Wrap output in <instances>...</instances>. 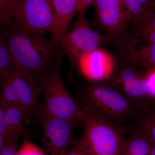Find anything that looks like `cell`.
<instances>
[{"instance_id": "ffe728a7", "label": "cell", "mask_w": 155, "mask_h": 155, "mask_svg": "<svg viewBox=\"0 0 155 155\" xmlns=\"http://www.w3.org/2000/svg\"><path fill=\"white\" fill-rule=\"evenodd\" d=\"M16 155H45V154L42 148L31 142L25 136L21 147L17 150Z\"/></svg>"}, {"instance_id": "8fae6325", "label": "cell", "mask_w": 155, "mask_h": 155, "mask_svg": "<svg viewBox=\"0 0 155 155\" xmlns=\"http://www.w3.org/2000/svg\"><path fill=\"white\" fill-rule=\"evenodd\" d=\"M76 65L82 75L92 81L110 79L115 71L113 56L107 51L100 48L82 56Z\"/></svg>"}, {"instance_id": "2e32d148", "label": "cell", "mask_w": 155, "mask_h": 155, "mask_svg": "<svg viewBox=\"0 0 155 155\" xmlns=\"http://www.w3.org/2000/svg\"><path fill=\"white\" fill-rule=\"evenodd\" d=\"M129 21L133 24L155 13V3L152 0H122Z\"/></svg>"}, {"instance_id": "cb8c5ba5", "label": "cell", "mask_w": 155, "mask_h": 155, "mask_svg": "<svg viewBox=\"0 0 155 155\" xmlns=\"http://www.w3.org/2000/svg\"><path fill=\"white\" fill-rule=\"evenodd\" d=\"M94 1V0H78V14L86 13L87 8L92 4H93Z\"/></svg>"}, {"instance_id": "7c38bea8", "label": "cell", "mask_w": 155, "mask_h": 155, "mask_svg": "<svg viewBox=\"0 0 155 155\" xmlns=\"http://www.w3.org/2000/svg\"><path fill=\"white\" fill-rule=\"evenodd\" d=\"M54 23L52 39L58 43V40L66 33L70 21L78 12V0H51Z\"/></svg>"}, {"instance_id": "30bf717a", "label": "cell", "mask_w": 155, "mask_h": 155, "mask_svg": "<svg viewBox=\"0 0 155 155\" xmlns=\"http://www.w3.org/2000/svg\"><path fill=\"white\" fill-rule=\"evenodd\" d=\"M93 4L97 22L107 35L123 36L129 20L122 0H94Z\"/></svg>"}, {"instance_id": "484cf974", "label": "cell", "mask_w": 155, "mask_h": 155, "mask_svg": "<svg viewBox=\"0 0 155 155\" xmlns=\"http://www.w3.org/2000/svg\"><path fill=\"white\" fill-rule=\"evenodd\" d=\"M6 105L1 101L0 103V122L4 119L5 115Z\"/></svg>"}, {"instance_id": "7a4b0ae2", "label": "cell", "mask_w": 155, "mask_h": 155, "mask_svg": "<svg viewBox=\"0 0 155 155\" xmlns=\"http://www.w3.org/2000/svg\"><path fill=\"white\" fill-rule=\"evenodd\" d=\"M84 112L106 122L122 126L131 122L137 112L134 104L122 92L112 87L93 84L83 97Z\"/></svg>"}, {"instance_id": "e0dca14e", "label": "cell", "mask_w": 155, "mask_h": 155, "mask_svg": "<svg viewBox=\"0 0 155 155\" xmlns=\"http://www.w3.org/2000/svg\"><path fill=\"white\" fill-rule=\"evenodd\" d=\"M152 147L144 137L133 133L130 138L124 139L119 155H150Z\"/></svg>"}, {"instance_id": "44dd1931", "label": "cell", "mask_w": 155, "mask_h": 155, "mask_svg": "<svg viewBox=\"0 0 155 155\" xmlns=\"http://www.w3.org/2000/svg\"><path fill=\"white\" fill-rule=\"evenodd\" d=\"M19 137H13L5 139L0 155H16Z\"/></svg>"}, {"instance_id": "7402d4cb", "label": "cell", "mask_w": 155, "mask_h": 155, "mask_svg": "<svg viewBox=\"0 0 155 155\" xmlns=\"http://www.w3.org/2000/svg\"><path fill=\"white\" fill-rule=\"evenodd\" d=\"M134 29H148L155 31V13L143 20L133 24Z\"/></svg>"}, {"instance_id": "f1b7e54d", "label": "cell", "mask_w": 155, "mask_h": 155, "mask_svg": "<svg viewBox=\"0 0 155 155\" xmlns=\"http://www.w3.org/2000/svg\"><path fill=\"white\" fill-rule=\"evenodd\" d=\"M1 101H2V91L0 90V103H1Z\"/></svg>"}, {"instance_id": "d4e9b609", "label": "cell", "mask_w": 155, "mask_h": 155, "mask_svg": "<svg viewBox=\"0 0 155 155\" xmlns=\"http://www.w3.org/2000/svg\"><path fill=\"white\" fill-rule=\"evenodd\" d=\"M65 155H84L78 141L73 143L72 146L69 149Z\"/></svg>"}, {"instance_id": "8992f818", "label": "cell", "mask_w": 155, "mask_h": 155, "mask_svg": "<svg viewBox=\"0 0 155 155\" xmlns=\"http://www.w3.org/2000/svg\"><path fill=\"white\" fill-rule=\"evenodd\" d=\"M78 14L74 29L64 34L58 41L64 54L68 56L73 64H77L82 56L98 48L112 39L110 35H103L89 28L86 14Z\"/></svg>"}, {"instance_id": "9c48e42d", "label": "cell", "mask_w": 155, "mask_h": 155, "mask_svg": "<svg viewBox=\"0 0 155 155\" xmlns=\"http://www.w3.org/2000/svg\"><path fill=\"white\" fill-rule=\"evenodd\" d=\"M114 88L125 95L137 109H142L153 103L145 73L140 74L132 66L120 68L113 75Z\"/></svg>"}, {"instance_id": "f546056e", "label": "cell", "mask_w": 155, "mask_h": 155, "mask_svg": "<svg viewBox=\"0 0 155 155\" xmlns=\"http://www.w3.org/2000/svg\"><path fill=\"white\" fill-rule=\"evenodd\" d=\"M154 2V3H155V0H153Z\"/></svg>"}, {"instance_id": "83f0119b", "label": "cell", "mask_w": 155, "mask_h": 155, "mask_svg": "<svg viewBox=\"0 0 155 155\" xmlns=\"http://www.w3.org/2000/svg\"><path fill=\"white\" fill-rule=\"evenodd\" d=\"M150 155H155V146H153Z\"/></svg>"}, {"instance_id": "277c9868", "label": "cell", "mask_w": 155, "mask_h": 155, "mask_svg": "<svg viewBox=\"0 0 155 155\" xmlns=\"http://www.w3.org/2000/svg\"><path fill=\"white\" fill-rule=\"evenodd\" d=\"M86 114L84 132L77 140L84 155H119L127 128Z\"/></svg>"}, {"instance_id": "4316f807", "label": "cell", "mask_w": 155, "mask_h": 155, "mask_svg": "<svg viewBox=\"0 0 155 155\" xmlns=\"http://www.w3.org/2000/svg\"><path fill=\"white\" fill-rule=\"evenodd\" d=\"M5 139L3 138L2 136L0 135V153H1V151L2 148L3 143H4Z\"/></svg>"}, {"instance_id": "5bb4252c", "label": "cell", "mask_w": 155, "mask_h": 155, "mask_svg": "<svg viewBox=\"0 0 155 155\" xmlns=\"http://www.w3.org/2000/svg\"><path fill=\"white\" fill-rule=\"evenodd\" d=\"M123 42L126 45L125 54L131 64L147 70L155 69V44L137 46L134 41Z\"/></svg>"}, {"instance_id": "5b68a950", "label": "cell", "mask_w": 155, "mask_h": 155, "mask_svg": "<svg viewBox=\"0 0 155 155\" xmlns=\"http://www.w3.org/2000/svg\"><path fill=\"white\" fill-rule=\"evenodd\" d=\"M1 91L2 101L18 108L25 124L36 117L40 106L38 101L41 92L27 76L15 69L3 84Z\"/></svg>"}, {"instance_id": "d6986e66", "label": "cell", "mask_w": 155, "mask_h": 155, "mask_svg": "<svg viewBox=\"0 0 155 155\" xmlns=\"http://www.w3.org/2000/svg\"><path fill=\"white\" fill-rule=\"evenodd\" d=\"M17 0H0V31L11 23Z\"/></svg>"}, {"instance_id": "ac0fdd59", "label": "cell", "mask_w": 155, "mask_h": 155, "mask_svg": "<svg viewBox=\"0 0 155 155\" xmlns=\"http://www.w3.org/2000/svg\"><path fill=\"white\" fill-rule=\"evenodd\" d=\"M15 68L9 53L5 35L0 31V90Z\"/></svg>"}, {"instance_id": "52a82bcc", "label": "cell", "mask_w": 155, "mask_h": 155, "mask_svg": "<svg viewBox=\"0 0 155 155\" xmlns=\"http://www.w3.org/2000/svg\"><path fill=\"white\" fill-rule=\"evenodd\" d=\"M12 20L35 33H51L54 14L51 0H17Z\"/></svg>"}, {"instance_id": "603a6c76", "label": "cell", "mask_w": 155, "mask_h": 155, "mask_svg": "<svg viewBox=\"0 0 155 155\" xmlns=\"http://www.w3.org/2000/svg\"><path fill=\"white\" fill-rule=\"evenodd\" d=\"M150 91V97L153 102H155V69L147 70L145 72Z\"/></svg>"}, {"instance_id": "9a60e30c", "label": "cell", "mask_w": 155, "mask_h": 155, "mask_svg": "<svg viewBox=\"0 0 155 155\" xmlns=\"http://www.w3.org/2000/svg\"><path fill=\"white\" fill-rule=\"evenodd\" d=\"M5 105V115L3 123L5 130L6 139L13 137L26 136L27 130L24 125L22 113L15 106Z\"/></svg>"}, {"instance_id": "6da1fadb", "label": "cell", "mask_w": 155, "mask_h": 155, "mask_svg": "<svg viewBox=\"0 0 155 155\" xmlns=\"http://www.w3.org/2000/svg\"><path fill=\"white\" fill-rule=\"evenodd\" d=\"M15 69L39 87L42 80L61 67L64 54L60 45L45 34L22 28L12 20L3 30Z\"/></svg>"}, {"instance_id": "ba28073f", "label": "cell", "mask_w": 155, "mask_h": 155, "mask_svg": "<svg viewBox=\"0 0 155 155\" xmlns=\"http://www.w3.org/2000/svg\"><path fill=\"white\" fill-rule=\"evenodd\" d=\"M36 118L42 130V145L45 155H65L73 144L72 132L75 125L45 114L40 107Z\"/></svg>"}, {"instance_id": "4fadbf2b", "label": "cell", "mask_w": 155, "mask_h": 155, "mask_svg": "<svg viewBox=\"0 0 155 155\" xmlns=\"http://www.w3.org/2000/svg\"><path fill=\"white\" fill-rule=\"evenodd\" d=\"M128 132L144 137L155 146V102L143 109H137Z\"/></svg>"}, {"instance_id": "3957f363", "label": "cell", "mask_w": 155, "mask_h": 155, "mask_svg": "<svg viewBox=\"0 0 155 155\" xmlns=\"http://www.w3.org/2000/svg\"><path fill=\"white\" fill-rule=\"evenodd\" d=\"M44 102L40 107L45 114L76 125L83 122L86 113L73 98L65 86L61 67L44 78L39 85Z\"/></svg>"}]
</instances>
